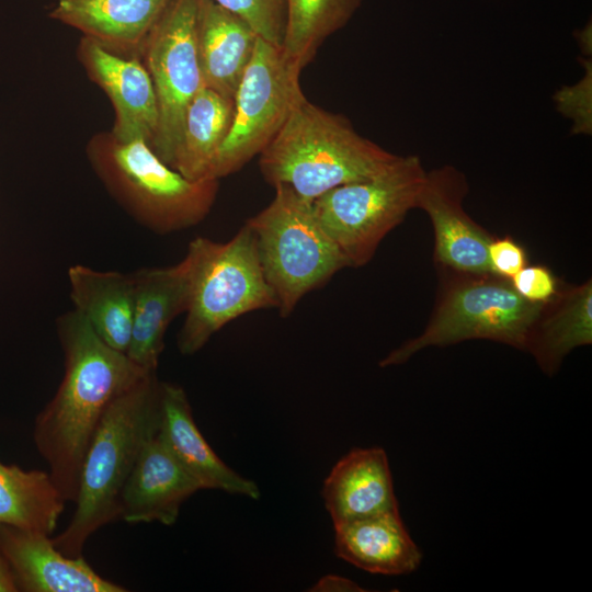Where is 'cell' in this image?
I'll use <instances>...</instances> for the list:
<instances>
[{
    "label": "cell",
    "instance_id": "obj_15",
    "mask_svg": "<svg viewBox=\"0 0 592 592\" xmlns=\"http://www.w3.org/2000/svg\"><path fill=\"white\" fill-rule=\"evenodd\" d=\"M157 434L202 489L252 499L260 497L254 481L231 469L213 451L198 430L187 396L179 385L160 382Z\"/></svg>",
    "mask_w": 592,
    "mask_h": 592
},
{
    "label": "cell",
    "instance_id": "obj_26",
    "mask_svg": "<svg viewBox=\"0 0 592 592\" xmlns=\"http://www.w3.org/2000/svg\"><path fill=\"white\" fill-rule=\"evenodd\" d=\"M246 21L262 39L283 47L286 0H214Z\"/></svg>",
    "mask_w": 592,
    "mask_h": 592
},
{
    "label": "cell",
    "instance_id": "obj_12",
    "mask_svg": "<svg viewBox=\"0 0 592 592\" xmlns=\"http://www.w3.org/2000/svg\"><path fill=\"white\" fill-rule=\"evenodd\" d=\"M77 57L87 76L109 98L115 119L111 134L118 140L144 139L150 146L159 121L151 78L137 56H123L82 36Z\"/></svg>",
    "mask_w": 592,
    "mask_h": 592
},
{
    "label": "cell",
    "instance_id": "obj_19",
    "mask_svg": "<svg viewBox=\"0 0 592 592\" xmlns=\"http://www.w3.org/2000/svg\"><path fill=\"white\" fill-rule=\"evenodd\" d=\"M195 35L204 86L234 99L252 58L258 34L214 0H198Z\"/></svg>",
    "mask_w": 592,
    "mask_h": 592
},
{
    "label": "cell",
    "instance_id": "obj_16",
    "mask_svg": "<svg viewBox=\"0 0 592 592\" xmlns=\"http://www.w3.org/2000/svg\"><path fill=\"white\" fill-rule=\"evenodd\" d=\"M200 483L156 433L144 445L123 488L119 517L129 523L173 525L182 503Z\"/></svg>",
    "mask_w": 592,
    "mask_h": 592
},
{
    "label": "cell",
    "instance_id": "obj_24",
    "mask_svg": "<svg viewBox=\"0 0 592 592\" xmlns=\"http://www.w3.org/2000/svg\"><path fill=\"white\" fill-rule=\"evenodd\" d=\"M65 503L49 473L0 460V525L52 535Z\"/></svg>",
    "mask_w": 592,
    "mask_h": 592
},
{
    "label": "cell",
    "instance_id": "obj_25",
    "mask_svg": "<svg viewBox=\"0 0 592 592\" xmlns=\"http://www.w3.org/2000/svg\"><path fill=\"white\" fill-rule=\"evenodd\" d=\"M362 0H286L283 53L299 70L352 19Z\"/></svg>",
    "mask_w": 592,
    "mask_h": 592
},
{
    "label": "cell",
    "instance_id": "obj_17",
    "mask_svg": "<svg viewBox=\"0 0 592 592\" xmlns=\"http://www.w3.org/2000/svg\"><path fill=\"white\" fill-rule=\"evenodd\" d=\"M172 0H57L49 18L104 48L140 57L143 46Z\"/></svg>",
    "mask_w": 592,
    "mask_h": 592
},
{
    "label": "cell",
    "instance_id": "obj_27",
    "mask_svg": "<svg viewBox=\"0 0 592 592\" xmlns=\"http://www.w3.org/2000/svg\"><path fill=\"white\" fill-rule=\"evenodd\" d=\"M583 77L572 86H563L553 99L557 111L572 121V135L592 134V59L580 56Z\"/></svg>",
    "mask_w": 592,
    "mask_h": 592
},
{
    "label": "cell",
    "instance_id": "obj_14",
    "mask_svg": "<svg viewBox=\"0 0 592 592\" xmlns=\"http://www.w3.org/2000/svg\"><path fill=\"white\" fill-rule=\"evenodd\" d=\"M134 311L126 355L147 372H156L172 320L185 314L190 299L191 271L184 257L166 267L133 272Z\"/></svg>",
    "mask_w": 592,
    "mask_h": 592
},
{
    "label": "cell",
    "instance_id": "obj_9",
    "mask_svg": "<svg viewBox=\"0 0 592 592\" xmlns=\"http://www.w3.org/2000/svg\"><path fill=\"white\" fill-rule=\"evenodd\" d=\"M300 72L281 47L258 38L234 96L232 123L218 152L214 179L239 171L275 137L305 98Z\"/></svg>",
    "mask_w": 592,
    "mask_h": 592
},
{
    "label": "cell",
    "instance_id": "obj_1",
    "mask_svg": "<svg viewBox=\"0 0 592 592\" xmlns=\"http://www.w3.org/2000/svg\"><path fill=\"white\" fill-rule=\"evenodd\" d=\"M64 376L37 414L33 440L65 502H75L84 454L112 400L149 373L104 343L75 309L57 320Z\"/></svg>",
    "mask_w": 592,
    "mask_h": 592
},
{
    "label": "cell",
    "instance_id": "obj_3",
    "mask_svg": "<svg viewBox=\"0 0 592 592\" xmlns=\"http://www.w3.org/2000/svg\"><path fill=\"white\" fill-rule=\"evenodd\" d=\"M159 387L156 372L149 373L115 397L103 413L84 454L73 515L52 537L65 555L81 556L89 537L119 517L126 480L158 430Z\"/></svg>",
    "mask_w": 592,
    "mask_h": 592
},
{
    "label": "cell",
    "instance_id": "obj_13",
    "mask_svg": "<svg viewBox=\"0 0 592 592\" xmlns=\"http://www.w3.org/2000/svg\"><path fill=\"white\" fill-rule=\"evenodd\" d=\"M0 549L22 592L126 591L96 573L82 555L61 553L42 532L0 525Z\"/></svg>",
    "mask_w": 592,
    "mask_h": 592
},
{
    "label": "cell",
    "instance_id": "obj_21",
    "mask_svg": "<svg viewBox=\"0 0 592 592\" xmlns=\"http://www.w3.org/2000/svg\"><path fill=\"white\" fill-rule=\"evenodd\" d=\"M70 297L98 337L112 349L127 351L134 311V276L76 264L68 269Z\"/></svg>",
    "mask_w": 592,
    "mask_h": 592
},
{
    "label": "cell",
    "instance_id": "obj_4",
    "mask_svg": "<svg viewBox=\"0 0 592 592\" xmlns=\"http://www.w3.org/2000/svg\"><path fill=\"white\" fill-rule=\"evenodd\" d=\"M94 173L140 225L166 235L200 224L209 214L219 180L192 181L163 162L144 139L94 134L86 147Z\"/></svg>",
    "mask_w": 592,
    "mask_h": 592
},
{
    "label": "cell",
    "instance_id": "obj_11",
    "mask_svg": "<svg viewBox=\"0 0 592 592\" xmlns=\"http://www.w3.org/2000/svg\"><path fill=\"white\" fill-rule=\"evenodd\" d=\"M467 191L465 174L453 166L426 171L417 208L432 223L435 260L442 267L458 274H490L488 246L492 237L466 213L463 201Z\"/></svg>",
    "mask_w": 592,
    "mask_h": 592
},
{
    "label": "cell",
    "instance_id": "obj_5",
    "mask_svg": "<svg viewBox=\"0 0 592 592\" xmlns=\"http://www.w3.org/2000/svg\"><path fill=\"white\" fill-rule=\"evenodd\" d=\"M190 263V299L178 335L182 354L200 351L224 326L251 311L276 308L253 230L246 223L226 242L193 239L185 254Z\"/></svg>",
    "mask_w": 592,
    "mask_h": 592
},
{
    "label": "cell",
    "instance_id": "obj_30",
    "mask_svg": "<svg viewBox=\"0 0 592 592\" xmlns=\"http://www.w3.org/2000/svg\"><path fill=\"white\" fill-rule=\"evenodd\" d=\"M314 592H356L364 591L361 587L354 581L335 576L327 574L320 578L310 589Z\"/></svg>",
    "mask_w": 592,
    "mask_h": 592
},
{
    "label": "cell",
    "instance_id": "obj_7",
    "mask_svg": "<svg viewBox=\"0 0 592 592\" xmlns=\"http://www.w3.org/2000/svg\"><path fill=\"white\" fill-rule=\"evenodd\" d=\"M444 287L423 332L384 357L387 367L407 362L428 346L492 340L525 350L544 304L521 297L510 280L496 274H458Z\"/></svg>",
    "mask_w": 592,
    "mask_h": 592
},
{
    "label": "cell",
    "instance_id": "obj_22",
    "mask_svg": "<svg viewBox=\"0 0 592 592\" xmlns=\"http://www.w3.org/2000/svg\"><path fill=\"white\" fill-rule=\"evenodd\" d=\"M592 343V282L558 291L544 304L525 351L554 375L573 349Z\"/></svg>",
    "mask_w": 592,
    "mask_h": 592
},
{
    "label": "cell",
    "instance_id": "obj_10",
    "mask_svg": "<svg viewBox=\"0 0 592 592\" xmlns=\"http://www.w3.org/2000/svg\"><path fill=\"white\" fill-rule=\"evenodd\" d=\"M198 0H172L149 33L140 58L158 104V128L150 144L172 168L186 109L204 87L196 48Z\"/></svg>",
    "mask_w": 592,
    "mask_h": 592
},
{
    "label": "cell",
    "instance_id": "obj_31",
    "mask_svg": "<svg viewBox=\"0 0 592 592\" xmlns=\"http://www.w3.org/2000/svg\"><path fill=\"white\" fill-rule=\"evenodd\" d=\"M13 572L0 549V592H18Z\"/></svg>",
    "mask_w": 592,
    "mask_h": 592
},
{
    "label": "cell",
    "instance_id": "obj_20",
    "mask_svg": "<svg viewBox=\"0 0 592 592\" xmlns=\"http://www.w3.org/2000/svg\"><path fill=\"white\" fill-rule=\"evenodd\" d=\"M334 550L356 568L385 576L411 573L423 557L399 510L334 525Z\"/></svg>",
    "mask_w": 592,
    "mask_h": 592
},
{
    "label": "cell",
    "instance_id": "obj_23",
    "mask_svg": "<svg viewBox=\"0 0 592 592\" xmlns=\"http://www.w3.org/2000/svg\"><path fill=\"white\" fill-rule=\"evenodd\" d=\"M232 117L234 99L202 87L186 109L172 168L192 181L214 179L215 162Z\"/></svg>",
    "mask_w": 592,
    "mask_h": 592
},
{
    "label": "cell",
    "instance_id": "obj_8",
    "mask_svg": "<svg viewBox=\"0 0 592 592\" xmlns=\"http://www.w3.org/2000/svg\"><path fill=\"white\" fill-rule=\"evenodd\" d=\"M425 175L418 156H399L383 173L334 187L312 202L349 266L368 263L386 235L417 208Z\"/></svg>",
    "mask_w": 592,
    "mask_h": 592
},
{
    "label": "cell",
    "instance_id": "obj_29",
    "mask_svg": "<svg viewBox=\"0 0 592 592\" xmlns=\"http://www.w3.org/2000/svg\"><path fill=\"white\" fill-rule=\"evenodd\" d=\"M488 260L491 272L508 280L527 262L524 249L510 237L492 238L488 246Z\"/></svg>",
    "mask_w": 592,
    "mask_h": 592
},
{
    "label": "cell",
    "instance_id": "obj_2",
    "mask_svg": "<svg viewBox=\"0 0 592 592\" xmlns=\"http://www.w3.org/2000/svg\"><path fill=\"white\" fill-rule=\"evenodd\" d=\"M259 156L269 184L287 185L309 202L340 185L374 178L399 158L358 134L345 116L306 96Z\"/></svg>",
    "mask_w": 592,
    "mask_h": 592
},
{
    "label": "cell",
    "instance_id": "obj_32",
    "mask_svg": "<svg viewBox=\"0 0 592 592\" xmlns=\"http://www.w3.org/2000/svg\"><path fill=\"white\" fill-rule=\"evenodd\" d=\"M579 41L580 47L582 49V54L585 57H591V25H587L583 30L580 31L579 36L577 37ZM582 56V55H581Z\"/></svg>",
    "mask_w": 592,
    "mask_h": 592
},
{
    "label": "cell",
    "instance_id": "obj_18",
    "mask_svg": "<svg viewBox=\"0 0 592 592\" xmlns=\"http://www.w3.org/2000/svg\"><path fill=\"white\" fill-rule=\"evenodd\" d=\"M321 496L333 525L398 510L386 452L354 448L323 481Z\"/></svg>",
    "mask_w": 592,
    "mask_h": 592
},
{
    "label": "cell",
    "instance_id": "obj_28",
    "mask_svg": "<svg viewBox=\"0 0 592 592\" xmlns=\"http://www.w3.org/2000/svg\"><path fill=\"white\" fill-rule=\"evenodd\" d=\"M515 292L531 303L545 304L557 294V282L545 266H524L510 278Z\"/></svg>",
    "mask_w": 592,
    "mask_h": 592
},
{
    "label": "cell",
    "instance_id": "obj_6",
    "mask_svg": "<svg viewBox=\"0 0 592 592\" xmlns=\"http://www.w3.org/2000/svg\"><path fill=\"white\" fill-rule=\"evenodd\" d=\"M272 202L246 223L255 235L259 260L282 317L325 285L348 261L317 218L312 202L289 186H274Z\"/></svg>",
    "mask_w": 592,
    "mask_h": 592
}]
</instances>
